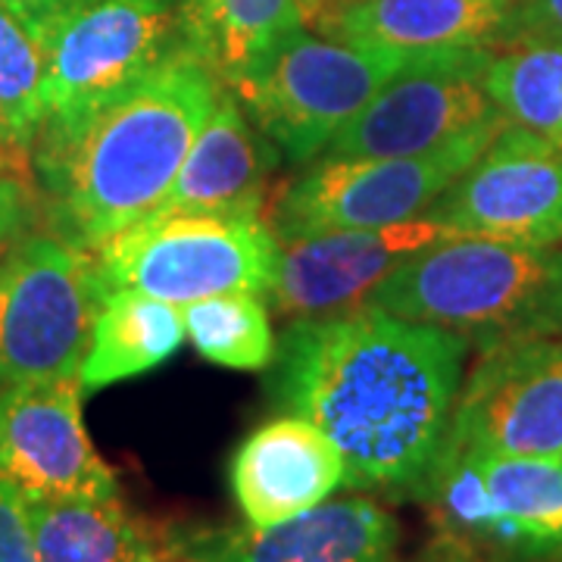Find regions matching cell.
<instances>
[{
  "label": "cell",
  "mask_w": 562,
  "mask_h": 562,
  "mask_svg": "<svg viewBox=\"0 0 562 562\" xmlns=\"http://www.w3.org/2000/svg\"><path fill=\"white\" fill-rule=\"evenodd\" d=\"M472 344L441 325L362 306L291 322L272 357V397L322 428L347 487L416 497L441 460Z\"/></svg>",
  "instance_id": "obj_1"
},
{
  "label": "cell",
  "mask_w": 562,
  "mask_h": 562,
  "mask_svg": "<svg viewBox=\"0 0 562 562\" xmlns=\"http://www.w3.org/2000/svg\"><path fill=\"white\" fill-rule=\"evenodd\" d=\"M222 88L179 44L72 138L35 147L32 157L57 235L94 254L128 225L147 220L172 188Z\"/></svg>",
  "instance_id": "obj_2"
},
{
  "label": "cell",
  "mask_w": 562,
  "mask_h": 562,
  "mask_svg": "<svg viewBox=\"0 0 562 562\" xmlns=\"http://www.w3.org/2000/svg\"><path fill=\"white\" fill-rule=\"evenodd\" d=\"M366 306L441 325L482 350L562 338V244L447 235L397 266Z\"/></svg>",
  "instance_id": "obj_3"
},
{
  "label": "cell",
  "mask_w": 562,
  "mask_h": 562,
  "mask_svg": "<svg viewBox=\"0 0 562 562\" xmlns=\"http://www.w3.org/2000/svg\"><path fill=\"white\" fill-rule=\"evenodd\" d=\"M409 63L303 25L235 88L250 122L281 157L310 162Z\"/></svg>",
  "instance_id": "obj_4"
},
{
  "label": "cell",
  "mask_w": 562,
  "mask_h": 562,
  "mask_svg": "<svg viewBox=\"0 0 562 562\" xmlns=\"http://www.w3.org/2000/svg\"><path fill=\"white\" fill-rule=\"evenodd\" d=\"M103 297L91 250L25 235L0 257V387L79 375Z\"/></svg>",
  "instance_id": "obj_5"
},
{
  "label": "cell",
  "mask_w": 562,
  "mask_h": 562,
  "mask_svg": "<svg viewBox=\"0 0 562 562\" xmlns=\"http://www.w3.org/2000/svg\"><path fill=\"white\" fill-rule=\"evenodd\" d=\"M276 235L260 216H147L94 250L103 291H140L172 306L266 294Z\"/></svg>",
  "instance_id": "obj_6"
},
{
  "label": "cell",
  "mask_w": 562,
  "mask_h": 562,
  "mask_svg": "<svg viewBox=\"0 0 562 562\" xmlns=\"http://www.w3.org/2000/svg\"><path fill=\"white\" fill-rule=\"evenodd\" d=\"M179 47V7L88 0L41 41L47 116L35 147L72 138L85 122Z\"/></svg>",
  "instance_id": "obj_7"
},
{
  "label": "cell",
  "mask_w": 562,
  "mask_h": 562,
  "mask_svg": "<svg viewBox=\"0 0 562 562\" xmlns=\"http://www.w3.org/2000/svg\"><path fill=\"white\" fill-rule=\"evenodd\" d=\"M419 501L443 541L509 560H562V460L441 453Z\"/></svg>",
  "instance_id": "obj_8"
},
{
  "label": "cell",
  "mask_w": 562,
  "mask_h": 562,
  "mask_svg": "<svg viewBox=\"0 0 562 562\" xmlns=\"http://www.w3.org/2000/svg\"><path fill=\"white\" fill-rule=\"evenodd\" d=\"M501 132H475L413 157H325L284 188L269 228L294 238L419 220Z\"/></svg>",
  "instance_id": "obj_9"
},
{
  "label": "cell",
  "mask_w": 562,
  "mask_h": 562,
  "mask_svg": "<svg viewBox=\"0 0 562 562\" xmlns=\"http://www.w3.org/2000/svg\"><path fill=\"white\" fill-rule=\"evenodd\" d=\"M494 50L409 63L331 138L325 157H413L475 132H501L484 72Z\"/></svg>",
  "instance_id": "obj_10"
},
{
  "label": "cell",
  "mask_w": 562,
  "mask_h": 562,
  "mask_svg": "<svg viewBox=\"0 0 562 562\" xmlns=\"http://www.w3.org/2000/svg\"><path fill=\"white\" fill-rule=\"evenodd\" d=\"M562 460V338L482 350L453 406L443 453Z\"/></svg>",
  "instance_id": "obj_11"
},
{
  "label": "cell",
  "mask_w": 562,
  "mask_h": 562,
  "mask_svg": "<svg viewBox=\"0 0 562 562\" xmlns=\"http://www.w3.org/2000/svg\"><path fill=\"white\" fill-rule=\"evenodd\" d=\"M428 216L453 238L562 244V147L506 125Z\"/></svg>",
  "instance_id": "obj_12"
},
{
  "label": "cell",
  "mask_w": 562,
  "mask_h": 562,
  "mask_svg": "<svg viewBox=\"0 0 562 562\" xmlns=\"http://www.w3.org/2000/svg\"><path fill=\"white\" fill-rule=\"evenodd\" d=\"M79 375L0 387V475L25 501H110L116 472L81 419Z\"/></svg>",
  "instance_id": "obj_13"
},
{
  "label": "cell",
  "mask_w": 562,
  "mask_h": 562,
  "mask_svg": "<svg viewBox=\"0 0 562 562\" xmlns=\"http://www.w3.org/2000/svg\"><path fill=\"white\" fill-rule=\"evenodd\" d=\"M447 238L428 213L391 228H344L276 238L266 297L279 316L319 319L362 310L397 266Z\"/></svg>",
  "instance_id": "obj_14"
},
{
  "label": "cell",
  "mask_w": 562,
  "mask_h": 562,
  "mask_svg": "<svg viewBox=\"0 0 562 562\" xmlns=\"http://www.w3.org/2000/svg\"><path fill=\"white\" fill-rule=\"evenodd\" d=\"M179 535L206 562H394L401 525L372 497H341L266 528L194 525Z\"/></svg>",
  "instance_id": "obj_15"
},
{
  "label": "cell",
  "mask_w": 562,
  "mask_h": 562,
  "mask_svg": "<svg viewBox=\"0 0 562 562\" xmlns=\"http://www.w3.org/2000/svg\"><path fill=\"white\" fill-rule=\"evenodd\" d=\"M313 29L403 60H425L497 50L522 29V13L519 0H344Z\"/></svg>",
  "instance_id": "obj_16"
},
{
  "label": "cell",
  "mask_w": 562,
  "mask_h": 562,
  "mask_svg": "<svg viewBox=\"0 0 562 562\" xmlns=\"http://www.w3.org/2000/svg\"><path fill=\"white\" fill-rule=\"evenodd\" d=\"M228 482L244 522L266 528L328 501L347 484V462L322 428L288 413L244 438Z\"/></svg>",
  "instance_id": "obj_17"
},
{
  "label": "cell",
  "mask_w": 562,
  "mask_h": 562,
  "mask_svg": "<svg viewBox=\"0 0 562 562\" xmlns=\"http://www.w3.org/2000/svg\"><path fill=\"white\" fill-rule=\"evenodd\" d=\"M276 147L244 113L232 88L194 138L179 176L150 216H260Z\"/></svg>",
  "instance_id": "obj_18"
},
{
  "label": "cell",
  "mask_w": 562,
  "mask_h": 562,
  "mask_svg": "<svg viewBox=\"0 0 562 562\" xmlns=\"http://www.w3.org/2000/svg\"><path fill=\"white\" fill-rule=\"evenodd\" d=\"M306 13L310 0H181L179 44L235 91Z\"/></svg>",
  "instance_id": "obj_19"
},
{
  "label": "cell",
  "mask_w": 562,
  "mask_h": 562,
  "mask_svg": "<svg viewBox=\"0 0 562 562\" xmlns=\"http://www.w3.org/2000/svg\"><path fill=\"white\" fill-rule=\"evenodd\" d=\"M184 344L181 306L140 291H110L91 328V344L81 360L85 394L128 382L169 362Z\"/></svg>",
  "instance_id": "obj_20"
},
{
  "label": "cell",
  "mask_w": 562,
  "mask_h": 562,
  "mask_svg": "<svg viewBox=\"0 0 562 562\" xmlns=\"http://www.w3.org/2000/svg\"><path fill=\"white\" fill-rule=\"evenodd\" d=\"M484 85L506 125L562 147V32L522 25L491 54Z\"/></svg>",
  "instance_id": "obj_21"
},
{
  "label": "cell",
  "mask_w": 562,
  "mask_h": 562,
  "mask_svg": "<svg viewBox=\"0 0 562 562\" xmlns=\"http://www.w3.org/2000/svg\"><path fill=\"white\" fill-rule=\"evenodd\" d=\"M29 519L38 562H144L157 535L120 497L29 501Z\"/></svg>",
  "instance_id": "obj_22"
},
{
  "label": "cell",
  "mask_w": 562,
  "mask_h": 562,
  "mask_svg": "<svg viewBox=\"0 0 562 562\" xmlns=\"http://www.w3.org/2000/svg\"><path fill=\"white\" fill-rule=\"evenodd\" d=\"M184 338L203 360L225 369L260 372L272 366L276 335L262 294L232 291L181 306Z\"/></svg>",
  "instance_id": "obj_23"
},
{
  "label": "cell",
  "mask_w": 562,
  "mask_h": 562,
  "mask_svg": "<svg viewBox=\"0 0 562 562\" xmlns=\"http://www.w3.org/2000/svg\"><path fill=\"white\" fill-rule=\"evenodd\" d=\"M44 116V50L38 38L0 7V157L32 154Z\"/></svg>",
  "instance_id": "obj_24"
},
{
  "label": "cell",
  "mask_w": 562,
  "mask_h": 562,
  "mask_svg": "<svg viewBox=\"0 0 562 562\" xmlns=\"http://www.w3.org/2000/svg\"><path fill=\"white\" fill-rule=\"evenodd\" d=\"M0 562H38L29 501L0 475Z\"/></svg>",
  "instance_id": "obj_25"
},
{
  "label": "cell",
  "mask_w": 562,
  "mask_h": 562,
  "mask_svg": "<svg viewBox=\"0 0 562 562\" xmlns=\"http://www.w3.org/2000/svg\"><path fill=\"white\" fill-rule=\"evenodd\" d=\"M32 213H35V201L25 181L10 172H0V257L20 238H25Z\"/></svg>",
  "instance_id": "obj_26"
},
{
  "label": "cell",
  "mask_w": 562,
  "mask_h": 562,
  "mask_svg": "<svg viewBox=\"0 0 562 562\" xmlns=\"http://www.w3.org/2000/svg\"><path fill=\"white\" fill-rule=\"evenodd\" d=\"M85 3L88 0H0V7H7L38 38V44L54 32V25H60L72 10Z\"/></svg>",
  "instance_id": "obj_27"
},
{
  "label": "cell",
  "mask_w": 562,
  "mask_h": 562,
  "mask_svg": "<svg viewBox=\"0 0 562 562\" xmlns=\"http://www.w3.org/2000/svg\"><path fill=\"white\" fill-rule=\"evenodd\" d=\"M144 562H206L198 553L188 550V543L181 541L179 528H157L154 543L147 550Z\"/></svg>",
  "instance_id": "obj_28"
},
{
  "label": "cell",
  "mask_w": 562,
  "mask_h": 562,
  "mask_svg": "<svg viewBox=\"0 0 562 562\" xmlns=\"http://www.w3.org/2000/svg\"><path fill=\"white\" fill-rule=\"evenodd\" d=\"M522 25L562 32V0H519Z\"/></svg>",
  "instance_id": "obj_29"
},
{
  "label": "cell",
  "mask_w": 562,
  "mask_h": 562,
  "mask_svg": "<svg viewBox=\"0 0 562 562\" xmlns=\"http://www.w3.org/2000/svg\"><path fill=\"white\" fill-rule=\"evenodd\" d=\"M419 562H497V560H487V557H479L475 550H465L460 543H450L441 541L431 553H425Z\"/></svg>",
  "instance_id": "obj_30"
},
{
  "label": "cell",
  "mask_w": 562,
  "mask_h": 562,
  "mask_svg": "<svg viewBox=\"0 0 562 562\" xmlns=\"http://www.w3.org/2000/svg\"><path fill=\"white\" fill-rule=\"evenodd\" d=\"M335 3H338V0H310V13H306V25H313V22L319 20L325 10H331Z\"/></svg>",
  "instance_id": "obj_31"
},
{
  "label": "cell",
  "mask_w": 562,
  "mask_h": 562,
  "mask_svg": "<svg viewBox=\"0 0 562 562\" xmlns=\"http://www.w3.org/2000/svg\"><path fill=\"white\" fill-rule=\"evenodd\" d=\"M160 3H176V7H179L181 0H160Z\"/></svg>",
  "instance_id": "obj_32"
},
{
  "label": "cell",
  "mask_w": 562,
  "mask_h": 562,
  "mask_svg": "<svg viewBox=\"0 0 562 562\" xmlns=\"http://www.w3.org/2000/svg\"><path fill=\"white\" fill-rule=\"evenodd\" d=\"M338 3H344V0H338ZM338 3H335V7H338ZM325 13H328V10H325Z\"/></svg>",
  "instance_id": "obj_33"
}]
</instances>
